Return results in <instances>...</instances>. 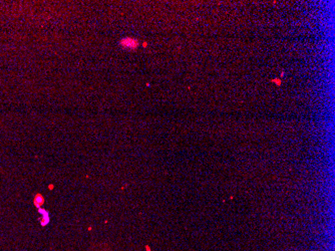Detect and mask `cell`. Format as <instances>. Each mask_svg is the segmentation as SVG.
<instances>
[{
  "label": "cell",
  "mask_w": 335,
  "mask_h": 251,
  "mask_svg": "<svg viewBox=\"0 0 335 251\" xmlns=\"http://www.w3.org/2000/svg\"><path fill=\"white\" fill-rule=\"evenodd\" d=\"M120 44L126 49H135L138 46V40L133 37H125L121 40Z\"/></svg>",
  "instance_id": "1"
},
{
  "label": "cell",
  "mask_w": 335,
  "mask_h": 251,
  "mask_svg": "<svg viewBox=\"0 0 335 251\" xmlns=\"http://www.w3.org/2000/svg\"><path fill=\"white\" fill-rule=\"evenodd\" d=\"M273 81H275V83H277L276 84H278V86H279V84H280V81H279V79H273Z\"/></svg>",
  "instance_id": "2"
}]
</instances>
